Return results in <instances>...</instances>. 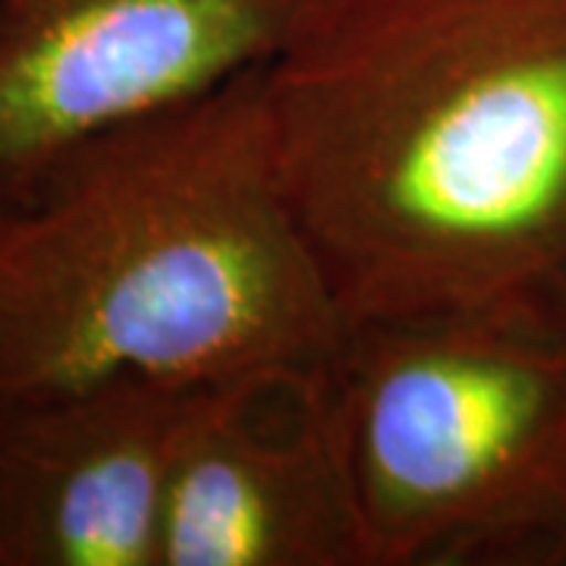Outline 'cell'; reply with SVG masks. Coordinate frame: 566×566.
<instances>
[{
	"label": "cell",
	"mask_w": 566,
	"mask_h": 566,
	"mask_svg": "<svg viewBox=\"0 0 566 566\" xmlns=\"http://www.w3.org/2000/svg\"><path fill=\"white\" fill-rule=\"evenodd\" d=\"M346 334L283 189L262 70L76 142L0 202V403L308 371Z\"/></svg>",
	"instance_id": "7a4b0ae2"
},
{
	"label": "cell",
	"mask_w": 566,
	"mask_h": 566,
	"mask_svg": "<svg viewBox=\"0 0 566 566\" xmlns=\"http://www.w3.org/2000/svg\"><path fill=\"white\" fill-rule=\"evenodd\" d=\"M158 566H368L334 363L211 390L167 482Z\"/></svg>",
	"instance_id": "5b68a950"
},
{
	"label": "cell",
	"mask_w": 566,
	"mask_h": 566,
	"mask_svg": "<svg viewBox=\"0 0 566 566\" xmlns=\"http://www.w3.org/2000/svg\"><path fill=\"white\" fill-rule=\"evenodd\" d=\"M315 0H0V202L76 142L281 54Z\"/></svg>",
	"instance_id": "277c9868"
},
{
	"label": "cell",
	"mask_w": 566,
	"mask_h": 566,
	"mask_svg": "<svg viewBox=\"0 0 566 566\" xmlns=\"http://www.w3.org/2000/svg\"><path fill=\"white\" fill-rule=\"evenodd\" d=\"M214 387L126 375L3 400L0 566H158L167 482Z\"/></svg>",
	"instance_id": "8992f818"
},
{
	"label": "cell",
	"mask_w": 566,
	"mask_h": 566,
	"mask_svg": "<svg viewBox=\"0 0 566 566\" xmlns=\"http://www.w3.org/2000/svg\"><path fill=\"white\" fill-rule=\"evenodd\" d=\"M334 385L368 566H566V337L365 324Z\"/></svg>",
	"instance_id": "3957f363"
},
{
	"label": "cell",
	"mask_w": 566,
	"mask_h": 566,
	"mask_svg": "<svg viewBox=\"0 0 566 566\" xmlns=\"http://www.w3.org/2000/svg\"><path fill=\"white\" fill-rule=\"evenodd\" d=\"M262 95L346 327L566 337V0H315Z\"/></svg>",
	"instance_id": "6da1fadb"
}]
</instances>
